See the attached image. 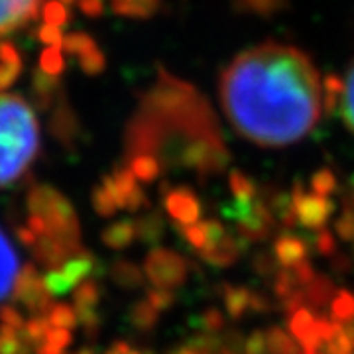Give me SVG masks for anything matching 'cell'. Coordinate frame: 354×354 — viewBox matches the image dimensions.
Here are the masks:
<instances>
[{"label": "cell", "instance_id": "6da1fadb", "mask_svg": "<svg viewBox=\"0 0 354 354\" xmlns=\"http://www.w3.org/2000/svg\"><path fill=\"white\" fill-rule=\"evenodd\" d=\"M327 93L297 48L268 41L239 53L221 79V102L234 130L260 146L304 140L325 111Z\"/></svg>", "mask_w": 354, "mask_h": 354}, {"label": "cell", "instance_id": "7a4b0ae2", "mask_svg": "<svg viewBox=\"0 0 354 354\" xmlns=\"http://www.w3.org/2000/svg\"><path fill=\"white\" fill-rule=\"evenodd\" d=\"M38 150L39 124L32 104L0 91V189L24 176Z\"/></svg>", "mask_w": 354, "mask_h": 354}, {"label": "cell", "instance_id": "3957f363", "mask_svg": "<svg viewBox=\"0 0 354 354\" xmlns=\"http://www.w3.org/2000/svg\"><path fill=\"white\" fill-rule=\"evenodd\" d=\"M28 207L30 213L39 215L46 221L48 234L59 241L81 246V228L79 218L73 213L71 205L65 201L64 195H59L51 187H36L28 195Z\"/></svg>", "mask_w": 354, "mask_h": 354}, {"label": "cell", "instance_id": "277c9868", "mask_svg": "<svg viewBox=\"0 0 354 354\" xmlns=\"http://www.w3.org/2000/svg\"><path fill=\"white\" fill-rule=\"evenodd\" d=\"M51 6L53 0H0V41L32 28Z\"/></svg>", "mask_w": 354, "mask_h": 354}, {"label": "cell", "instance_id": "5b68a950", "mask_svg": "<svg viewBox=\"0 0 354 354\" xmlns=\"http://www.w3.org/2000/svg\"><path fill=\"white\" fill-rule=\"evenodd\" d=\"M144 274L153 283V288L174 290L185 283L187 279V262L183 256L167 248H153L146 256Z\"/></svg>", "mask_w": 354, "mask_h": 354}, {"label": "cell", "instance_id": "8992f818", "mask_svg": "<svg viewBox=\"0 0 354 354\" xmlns=\"http://www.w3.org/2000/svg\"><path fill=\"white\" fill-rule=\"evenodd\" d=\"M12 293L14 299L24 305L34 315H48V311L53 305L51 301L53 295L46 288L44 276H39L38 268L34 264H26L24 268H20Z\"/></svg>", "mask_w": 354, "mask_h": 354}, {"label": "cell", "instance_id": "52a82bcc", "mask_svg": "<svg viewBox=\"0 0 354 354\" xmlns=\"http://www.w3.org/2000/svg\"><path fill=\"white\" fill-rule=\"evenodd\" d=\"M93 270H95V258L88 250H83L79 256L67 260L62 268L50 270L44 276V281H46V288L50 290L51 295H64L67 291L77 288L81 281H85V278Z\"/></svg>", "mask_w": 354, "mask_h": 354}, {"label": "cell", "instance_id": "ba28073f", "mask_svg": "<svg viewBox=\"0 0 354 354\" xmlns=\"http://www.w3.org/2000/svg\"><path fill=\"white\" fill-rule=\"evenodd\" d=\"M34 250V258L38 260L39 264L50 268V270H57L71 258H75L83 252V246H73L67 242L53 239V236H41L38 244L32 248Z\"/></svg>", "mask_w": 354, "mask_h": 354}, {"label": "cell", "instance_id": "9c48e42d", "mask_svg": "<svg viewBox=\"0 0 354 354\" xmlns=\"http://www.w3.org/2000/svg\"><path fill=\"white\" fill-rule=\"evenodd\" d=\"M293 199H295L293 207H295L297 221L305 228H321L333 213V203L323 199L321 195H307V197H304L301 189H299L295 191Z\"/></svg>", "mask_w": 354, "mask_h": 354}, {"label": "cell", "instance_id": "30bf717a", "mask_svg": "<svg viewBox=\"0 0 354 354\" xmlns=\"http://www.w3.org/2000/svg\"><path fill=\"white\" fill-rule=\"evenodd\" d=\"M165 209L171 215V218H176L179 225L187 227V225H195V221L201 215V207L197 197L191 191L179 189L171 191L165 197Z\"/></svg>", "mask_w": 354, "mask_h": 354}, {"label": "cell", "instance_id": "8fae6325", "mask_svg": "<svg viewBox=\"0 0 354 354\" xmlns=\"http://www.w3.org/2000/svg\"><path fill=\"white\" fill-rule=\"evenodd\" d=\"M246 246H248V242L242 241L241 236L232 239L227 234L218 244L201 250V258L207 264L215 266V268H228L241 258V254L246 250Z\"/></svg>", "mask_w": 354, "mask_h": 354}, {"label": "cell", "instance_id": "7c38bea8", "mask_svg": "<svg viewBox=\"0 0 354 354\" xmlns=\"http://www.w3.org/2000/svg\"><path fill=\"white\" fill-rule=\"evenodd\" d=\"M18 274V254L8 236L0 230V299H4L14 290Z\"/></svg>", "mask_w": 354, "mask_h": 354}, {"label": "cell", "instance_id": "4fadbf2b", "mask_svg": "<svg viewBox=\"0 0 354 354\" xmlns=\"http://www.w3.org/2000/svg\"><path fill=\"white\" fill-rule=\"evenodd\" d=\"M270 230H272V216L262 205H254L252 211L248 213V216L242 218L239 227L241 239L246 242L264 241Z\"/></svg>", "mask_w": 354, "mask_h": 354}, {"label": "cell", "instance_id": "5bb4252c", "mask_svg": "<svg viewBox=\"0 0 354 354\" xmlns=\"http://www.w3.org/2000/svg\"><path fill=\"white\" fill-rule=\"evenodd\" d=\"M274 258L281 268H293L307 258V244L293 234H281L274 242Z\"/></svg>", "mask_w": 354, "mask_h": 354}, {"label": "cell", "instance_id": "9a60e30c", "mask_svg": "<svg viewBox=\"0 0 354 354\" xmlns=\"http://www.w3.org/2000/svg\"><path fill=\"white\" fill-rule=\"evenodd\" d=\"M315 317L313 313L307 309V307H301L299 311H295L290 319V329L291 335L301 342L304 348H319L323 342L319 341L315 333Z\"/></svg>", "mask_w": 354, "mask_h": 354}, {"label": "cell", "instance_id": "2e32d148", "mask_svg": "<svg viewBox=\"0 0 354 354\" xmlns=\"http://www.w3.org/2000/svg\"><path fill=\"white\" fill-rule=\"evenodd\" d=\"M138 239V227L132 221H118L102 230V242L113 250H124Z\"/></svg>", "mask_w": 354, "mask_h": 354}, {"label": "cell", "instance_id": "e0dca14e", "mask_svg": "<svg viewBox=\"0 0 354 354\" xmlns=\"http://www.w3.org/2000/svg\"><path fill=\"white\" fill-rule=\"evenodd\" d=\"M337 102H339L342 120L354 132V59L344 71V77L337 91Z\"/></svg>", "mask_w": 354, "mask_h": 354}, {"label": "cell", "instance_id": "ac0fdd59", "mask_svg": "<svg viewBox=\"0 0 354 354\" xmlns=\"http://www.w3.org/2000/svg\"><path fill=\"white\" fill-rule=\"evenodd\" d=\"M111 278L122 290H138L144 286V272L140 266L128 260H118L111 268Z\"/></svg>", "mask_w": 354, "mask_h": 354}, {"label": "cell", "instance_id": "d6986e66", "mask_svg": "<svg viewBox=\"0 0 354 354\" xmlns=\"http://www.w3.org/2000/svg\"><path fill=\"white\" fill-rule=\"evenodd\" d=\"M254 291L246 288H225V307H227L228 315L232 319H242L248 311H252Z\"/></svg>", "mask_w": 354, "mask_h": 354}, {"label": "cell", "instance_id": "ffe728a7", "mask_svg": "<svg viewBox=\"0 0 354 354\" xmlns=\"http://www.w3.org/2000/svg\"><path fill=\"white\" fill-rule=\"evenodd\" d=\"M304 291L307 304L311 305V307H317V309H321V307L330 304L333 297H335V293H337L335 286L330 283V279L327 276H317Z\"/></svg>", "mask_w": 354, "mask_h": 354}, {"label": "cell", "instance_id": "44dd1931", "mask_svg": "<svg viewBox=\"0 0 354 354\" xmlns=\"http://www.w3.org/2000/svg\"><path fill=\"white\" fill-rule=\"evenodd\" d=\"M0 354H30V342L24 333L0 323Z\"/></svg>", "mask_w": 354, "mask_h": 354}, {"label": "cell", "instance_id": "7402d4cb", "mask_svg": "<svg viewBox=\"0 0 354 354\" xmlns=\"http://www.w3.org/2000/svg\"><path fill=\"white\" fill-rule=\"evenodd\" d=\"M102 297L101 283L97 279H85L81 281L73 291L75 309H95Z\"/></svg>", "mask_w": 354, "mask_h": 354}, {"label": "cell", "instance_id": "603a6c76", "mask_svg": "<svg viewBox=\"0 0 354 354\" xmlns=\"http://www.w3.org/2000/svg\"><path fill=\"white\" fill-rule=\"evenodd\" d=\"M158 319H160V311L148 299L134 304L130 309V323L138 330L153 329L158 325Z\"/></svg>", "mask_w": 354, "mask_h": 354}, {"label": "cell", "instance_id": "cb8c5ba5", "mask_svg": "<svg viewBox=\"0 0 354 354\" xmlns=\"http://www.w3.org/2000/svg\"><path fill=\"white\" fill-rule=\"evenodd\" d=\"M48 321L51 327H62V329H73L79 325V313L73 305L53 304L48 311Z\"/></svg>", "mask_w": 354, "mask_h": 354}, {"label": "cell", "instance_id": "d4e9b609", "mask_svg": "<svg viewBox=\"0 0 354 354\" xmlns=\"http://www.w3.org/2000/svg\"><path fill=\"white\" fill-rule=\"evenodd\" d=\"M330 313L335 321L351 323L354 321V293L346 290H339L330 301Z\"/></svg>", "mask_w": 354, "mask_h": 354}, {"label": "cell", "instance_id": "484cf974", "mask_svg": "<svg viewBox=\"0 0 354 354\" xmlns=\"http://www.w3.org/2000/svg\"><path fill=\"white\" fill-rule=\"evenodd\" d=\"M51 329L50 321H48V317L46 315H34L30 321H26L24 333L26 341L30 342V346H38L39 342H44L46 339V335H48V330Z\"/></svg>", "mask_w": 354, "mask_h": 354}, {"label": "cell", "instance_id": "4316f807", "mask_svg": "<svg viewBox=\"0 0 354 354\" xmlns=\"http://www.w3.org/2000/svg\"><path fill=\"white\" fill-rule=\"evenodd\" d=\"M179 232L183 234V239L189 242L193 248H197L199 252L209 246V232H207V223L201 225H187V227H179Z\"/></svg>", "mask_w": 354, "mask_h": 354}, {"label": "cell", "instance_id": "83f0119b", "mask_svg": "<svg viewBox=\"0 0 354 354\" xmlns=\"http://www.w3.org/2000/svg\"><path fill=\"white\" fill-rule=\"evenodd\" d=\"M138 227V239L144 242H158L162 239V218L160 216H148L142 223H136Z\"/></svg>", "mask_w": 354, "mask_h": 354}, {"label": "cell", "instance_id": "f1b7e54d", "mask_svg": "<svg viewBox=\"0 0 354 354\" xmlns=\"http://www.w3.org/2000/svg\"><path fill=\"white\" fill-rule=\"evenodd\" d=\"M201 327L207 335H215V333L223 330V327H225V317H223V313L218 309L211 307V309H207L201 315Z\"/></svg>", "mask_w": 354, "mask_h": 354}, {"label": "cell", "instance_id": "f546056e", "mask_svg": "<svg viewBox=\"0 0 354 354\" xmlns=\"http://www.w3.org/2000/svg\"><path fill=\"white\" fill-rule=\"evenodd\" d=\"M146 299L158 309V311H165L171 305L176 304V295L169 290H162V288H153L146 293Z\"/></svg>", "mask_w": 354, "mask_h": 354}, {"label": "cell", "instance_id": "4dcf8cb0", "mask_svg": "<svg viewBox=\"0 0 354 354\" xmlns=\"http://www.w3.org/2000/svg\"><path fill=\"white\" fill-rule=\"evenodd\" d=\"M0 323L20 330L24 329L26 325L24 317H22V313H20L14 305H2V307H0Z\"/></svg>", "mask_w": 354, "mask_h": 354}, {"label": "cell", "instance_id": "1f68e13d", "mask_svg": "<svg viewBox=\"0 0 354 354\" xmlns=\"http://www.w3.org/2000/svg\"><path fill=\"white\" fill-rule=\"evenodd\" d=\"M325 348L329 354H353V344L348 342L346 335H344V327H342L329 342H325Z\"/></svg>", "mask_w": 354, "mask_h": 354}, {"label": "cell", "instance_id": "d6a6232c", "mask_svg": "<svg viewBox=\"0 0 354 354\" xmlns=\"http://www.w3.org/2000/svg\"><path fill=\"white\" fill-rule=\"evenodd\" d=\"M46 342H50L53 346H57V348H62V351H67V346L71 344L73 341V337H71V330L69 329H62V327H53V329L48 330V335H46Z\"/></svg>", "mask_w": 354, "mask_h": 354}, {"label": "cell", "instance_id": "836d02e7", "mask_svg": "<svg viewBox=\"0 0 354 354\" xmlns=\"http://www.w3.org/2000/svg\"><path fill=\"white\" fill-rule=\"evenodd\" d=\"M244 354H268L266 333H262V330H254L252 335L244 341Z\"/></svg>", "mask_w": 354, "mask_h": 354}, {"label": "cell", "instance_id": "e575fe53", "mask_svg": "<svg viewBox=\"0 0 354 354\" xmlns=\"http://www.w3.org/2000/svg\"><path fill=\"white\" fill-rule=\"evenodd\" d=\"M291 272H293V276H295V279H297L299 288H307V286H309V283H311V281L317 278L313 266L309 264L307 260L299 262L297 266H293V268H291Z\"/></svg>", "mask_w": 354, "mask_h": 354}, {"label": "cell", "instance_id": "d590c367", "mask_svg": "<svg viewBox=\"0 0 354 354\" xmlns=\"http://www.w3.org/2000/svg\"><path fill=\"white\" fill-rule=\"evenodd\" d=\"M337 232H339V236H341L344 242L353 241L354 239V213L353 211L344 213V215L339 218V223H337Z\"/></svg>", "mask_w": 354, "mask_h": 354}, {"label": "cell", "instance_id": "8d00e7d4", "mask_svg": "<svg viewBox=\"0 0 354 354\" xmlns=\"http://www.w3.org/2000/svg\"><path fill=\"white\" fill-rule=\"evenodd\" d=\"M315 248L317 252L323 254V256H333L335 254V239H333V234H330L329 230H321L319 234H317L315 239Z\"/></svg>", "mask_w": 354, "mask_h": 354}, {"label": "cell", "instance_id": "74e56055", "mask_svg": "<svg viewBox=\"0 0 354 354\" xmlns=\"http://www.w3.org/2000/svg\"><path fill=\"white\" fill-rule=\"evenodd\" d=\"M276 264H274V260L268 256V254H258L256 258H254V270L258 272V274H262V276H272L276 270Z\"/></svg>", "mask_w": 354, "mask_h": 354}, {"label": "cell", "instance_id": "f35d334b", "mask_svg": "<svg viewBox=\"0 0 354 354\" xmlns=\"http://www.w3.org/2000/svg\"><path fill=\"white\" fill-rule=\"evenodd\" d=\"M313 187H315V191L319 195H327V193H330L333 187H335V179H333V176L323 171V174H319L317 177H313Z\"/></svg>", "mask_w": 354, "mask_h": 354}, {"label": "cell", "instance_id": "ab89813d", "mask_svg": "<svg viewBox=\"0 0 354 354\" xmlns=\"http://www.w3.org/2000/svg\"><path fill=\"white\" fill-rule=\"evenodd\" d=\"M16 234H18V241L22 242L24 246H28V248H34L36 244H38V236L30 230L28 227H20L18 230H16Z\"/></svg>", "mask_w": 354, "mask_h": 354}, {"label": "cell", "instance_id": "60d3db41", "mask_svg": "<svg viewBox=\"0 0 354 354\" xmlns=\"http://www.w3.org/2000/svg\"><path fill=\"white\" fill-rule=\"evenodd\" d=\"M36 354H65V351H62V348H57V346H53L50 342L44 341L36 346Z\"/></svg>", "mask_w": 354, "mask_h": 354}, {"label": "cell", "instance_id": "b9f144b4", "mask_svg": "<svg viewBox=\"0 0 354 354\" xmlns=\"http://www.w3.org/2000/svg\"><path fill=\"white\" fill-rule=\"evenodd\" d=\"M130 353V346H128L127 342H114L113 346H111V351H106L104 354H128Z\"/></svg>", "mask_w": 354, "mask_h": 354}, {"label": "cell", "instance_id": "7bdbcfd3", "mask_svg": "<svg viewBox=\"0 0 354 354\" xmlns=\"http://www.w3.org/2000/svg\"><path fill=\"white\" fill-rule=\"evenodd\" d=\"M344 335H346V339H348V342L353 344V348H354V321H351V323H344Z\"/></svg>", "mask_w": 354, "mask_h": 354}, {"label": "cell", "instance_id": "ee69618b", "mask_svg": "<svg viewBox=\"0 0 354 354\" xmlns=\"http://www.w3.org/2000/svg\"><path fill=\"white\" fill-rule=\"evenodd\" d=\"M337 268H339L341 272H344V270H348V268H351V262H348L344 256H339V258H337Z\"/></svg>", "mask_w": 354, "mask_h": 354}, {"label": "cell", "instance_id": "f6af8a7d", "mask_svg": "<svg viewBox=\"0 0 354 354\" xmlns=\"http://www.w3.org/2000/svg\"><path fill=\"white\" fill-rule=\"evenodd\" d=\"M79 354H93V351H88V348H85V351H81Z\"/></svg>", "mask_w": 354, "mask_h": 354}]
</instances>
